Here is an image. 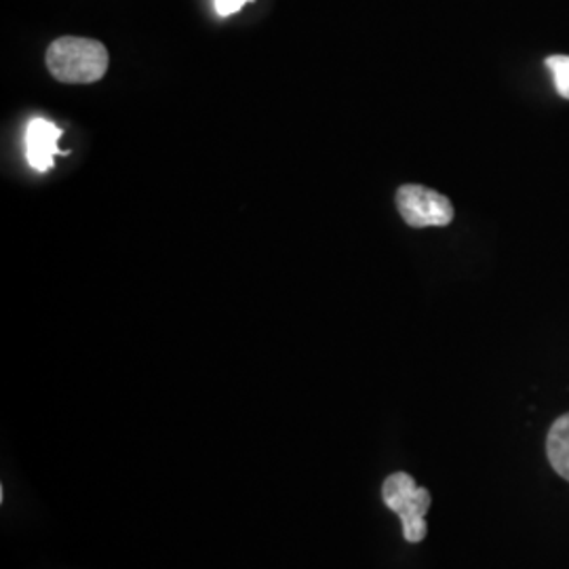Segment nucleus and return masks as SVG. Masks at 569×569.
Segmentation results:
<instances>
[{
  "mask_svg": "<svg viewBox=\"0 0 569 569\" xmlns=\"http://www.w3.org/2000/svg\"><path fill=\"white\" fill-rule=\"evenodd\" d=\"M47 68L56 81L87 84L102 79L110 66L102 42L79 37H61L47 49Z\"/></svg>",
  "mask_w": 569,
  "mask_h": 569,
  "instance_id": "f257e3e1",
  "label": "nucleus"
},
{
  "mask_svg": "<svg viewBox=\"0 0 569 569\" xmlns=\"http://www.w3.org/2000/svg\"><path fill=\"white\" fill-rule=\"evenodd\" d=\"M382 498H385L388 509L399 515L407 542H413V545L422 542L428 533L425 515L432 505L430 491L418 488V483L411 475L395 472L382 486Z\"/></svg>",
  "mask_w": 569,
  "mask_h": 569,
  "instance_id": "f03ea898",
  "label": "nucleus"
},
{
  "mask_svg": "<svg viewBox=\"0 0 569 569\" xmlns=\"http://www.w3.org/2000/svg\"><path fill=\"white\" fill-rule=\"evenodd\" d=\"M397 209L411 228L448 226L453 220V204L448 197L420 183H406L397 190Z\"/></svg>",
  "mask_w": 569,
  "mask_h": 569,
  "instance_id": "7ed1b4c3",
  "label": "nucleus"
},
{
  "mask_svg": "<svg viewBox=\"0 0 569 569\" xmlns=\"http://www.w3.org/2000/svg\"><path fill=\"white\" fill-rule=\"evenodd\" d=\"M61 127L47 119H32L26 127V159L37 171H51L60 154Z\"/></svg>",
  "mask_w": 569,
  "mask_h": 569,
  "instance_id": "20e7f679",
  "label": "nucleus"
},
{
  "mask_svg": "<svg viewBox=\"0 0 569 569\" xmlns=\"http://www.w3.org/2000/svg\"><path fill=\"white\" fill-rule=\"evenodd\" d=\"M547 453L552 468L569 481V413L561 416L549 430Z\"/></svg>",
  "mask_w": 569,
  "mask_h": 569,
  "instance_id": "39448f33",
  "label": "nucleus"
},
{
  "mask_svg": "<svg viewBox=\"0 0 569 569\" xmlns=\"http://www.w3.org/2000/svg\"><path fill=\"white\" fill-rule=\"evenodd\" d=\"M547 68L552 74L559 96L569 100V56H550L547 58Z\"/></svg>",
  "mask_w": 569,
  "mask_h": 569,
  "instance_id": "423d86ee",
  "label": "nucleus"
},
{
  "mask_svg": "<svg viewBox=\"0 0 569 569\" xmlns=\"http://www.w3.org/2000/svg\"><path fill=\"white\" fill-rule=\"evenodd\" d=\"M216 2V11H218V16H222V18H228V16H232V13H237V11H241L247 2H251V0H213Z\"/></svg>",
  "mask_w": 569,
  "mask_h": 569,
  "instance_id": "0eeeda50",
  "label": "nucleus"
}]
</instances>
